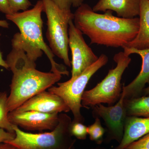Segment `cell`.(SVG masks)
<instances>
[{"instance_id":"6da1fadb","label":"cell","mask_w":149,"mask_h":149,"mask_svg":"<svg viewBox=\"0 0 149 149\" xmlns=\"http://www.w3.org/2000/svg\"><path fill=\"white\" fill-rule=\"evenodd\" d=\"M73 21L75 27L90 38L91 44L122 48L136 37L140 23L139 17L115 16L110 10L97 13L85 3L77 8Z\"/></svg>"},{"instance_id":"7a4b0ae2","label":"cell","mask_w":149,"mask_h":149,"mask_svg":"<svg viewBox=\"0 0 149 149\" xmlns=\"http://www.w3.org/2000/svg\"><path fill=\"white\" fill-rule=\"evenodd\" d=\"M6 61L13 74L8 98L9 112L51 88L62 77L61 74L37 70L35 62L29 59L25 52L19 48H12Z\"/></svg>"},{"instance_id":"3957f363","label":"cell","mask_w":149,"mask_h":149,"mask_svg":"<svg viewBox=\"0 0 149 149\" xmlns=\"http://www.w3.org/2000/svg\"><path fill=\"white\" fill-rule=\"evenodd\" d=\"M44 9L42 1L39 0L31 9L7 15L6 17L18 27L20 32L16 33L13 37L22 47L29 50L31 54L38 58L41 57L44 52L50 62L51 72L68 76L69 72L66 67L55 61L54 55L44 41L43 21L42 18Z\"/></svg>"},{"instance_id":"277c9868","label":"cell","mask_w":149,"mask_h":149,"mask_svg":"<svg viewBox=\"0 0 149 149\" xmlns=\"http://www.w3.org/2000/svg\"><path fill=\"white\" fill-rule=\"evenodd\" d=\"M72 120L65 113H59L58 124L54 130L39 133L24 132L13 125L15 138L5 143L19 149H74L76 141L70 130Z\"/></svg>"},{"instance_id":"5b68a950","label":"cell","mask_w":149,"mask_h":149,"mask_svg":"<svg viewBox=\"0 0 149 149\" xmlns=\"http://www.w3.org/2000/svg\"><path fill=\"white\" fill-rule=\"evenodd\" d=\"M113 59L116 63V67L109 70L106 76L95 87L83 93L81 102L83 107L89 109L100 104L113 105L119 100L122 91L121 78L131 58L120 52L115 55Z\"/></svg>"},{"instance_id":"8992f818","label":"cell","mask_w":149,"mask_h":149,"mask_svg":"<svg viewBox=\"0 0 149 149\" xmlns=\"http://www.w3.org/2000/svg\"><path fill=\"white\" fill-rule=\"evenodd\" d=\"M42 1L47 19L46 35L49 47L54 55L62 60L67 66L71 67L68 55V27L70 22L74 19V13L71 10L60 8L52 0Z\"/></svg>"},{"instance_id":"52a82bcc","label":"cell","mask_w":149,"mask_h":149,"mask_svg":"<svg viewBox=\"0 0 149 149\" xmlns=\"http://www.w3.org/2000/svg\"><path fill=\"white\" fill-rule=\"evenodd\" d=\"M108 62L107 56L102 54L98 60L80 74L70 78L68 81L58 83L57 87L52 86L48 91L57 95L64 101L72 111L73 121L84 122L85 119L80 109L82 96L87 84L92 76Z\"/></svg>"},{"instance_id":"ba28073f","label":"cell","mask_w":149,"mask_h":149,"mask_svg":"<svg viewBox=\"0 0 149 149\" xmlns=\"http://www.w3.org/2000/svg\"><path fill=\"white\" fill-rule=\"evenodd\" d=\"M91 108L94 118H98L103 120L106 128L105 141L109 142L115 141L119 143L124 135L127 116L123 93L122 92L119 100L113 105L106 107L100 104Z\"/></svg>"},{"instance_id":"9c48e42d","label":"cell","mask_w":149,"mask_h":149,"mask_svg":"<svg viewBox=\"0 0 149 149\" xmlns=\"http://www.w3.org/2000/svg\"><path fill=\"white\" fill-rule=\"evenodd\" d=\"M83 35L75 27L73 20L70 22L68 45L72 54L71 78L79 75L98 60V57L85 42Z\"/></svg>"},{"instance_id":"30bf717a","label":"cell","mask_w":149,"mask_h":149,"mask_svg":"<svg viewBox=\"0 0 149 149\" xmlns=\"http://www.w3.org/2000/svg\"><path fill=\"white\" fill-rule=\"evenodd\" d=\"M59 113H45L29 111L17 112L13 110L8 114L9 120L12 124L28 131L54 130L59 122Z\"/></svg>"},{"instance_id":"8fae6325","label":"cell","mask_w":149,"mask_h":149,"mask_svg":"<svg viewBox=\"0 0 149 149\" xmlns=\"http://www.w3.org/2000/svg\"><path fill=\"white\" fill-rule=\"evenodd\" d=\"M14 110L17 112L34 111L51 114L70 111L61 97L46 91L35 95Z\"/></svg>"},{"instance_id":"7c38bea8","label":"cell","mask_w":149,"mask_h":149,"mask_svg":"<svg viewBox=\"0 0 149 149\" xmlns=\"http://www.w3.org/2000/svg\"><path fill=\"white\" fill-rule=\"evenodd\" d=\"M123 52L130 56L132 54H137L142 60L141 71L137 76L128 85L123 84L122 92L125 99H130L140 97L146 84L149 85V49L139 50L133 48L124 47Z\"/></svg>"},{"instance_id":"4fadbf2b","label":"cell","mask_w":149,"mask_h":149,"mask_svg":"<svg viewBox=\"0 0 149 149\" xmlns=\"http://www.w3.org/2000/svg\"><path fill=\"white\" fill-rule=\"evenodd\" d=\"M141 0H99L93 7L95 12H115L118 17L133 18L139 15Z\"/></svg>"},{"instance_id":"5bb4252c","label":"cell","mask_w":149,"mask_h":149,"mask_svg":"<svg viewBox=\"0 0 149 149\" xmlns=\"http://www.w3.org/2000/svg\"><path fill=\"white\" fill-rule=\"evenodd\" d=\"M149 133V117L127 116L122 141L113 149H124L128 145Z\"/></svg>"},{"instance_id":"9a60e30c","label":"cell","mask_w":149,"mask_h":149,"mask_svg":"<svg viewBox=\"0 0 149 149\" xmlns=\"http://www.w3.org/2000/svg\"><path fill=\"white\" fill-rule=\"evenodd\" d=\"M139 16L140 23L138 34L124 47L139 50L149 49V0H141Z\"/></svg>"},{"instance_id":"2e32d148","label":"cell","mask_w":149,"mask_h":149,"mask_svg":"<svg viewBox=\"0 0 149 149\" xmlns=\"http://www.w3.org/2000/svg\"><path fill=\"white\" fill-rule=\"evenodd\" d=\"M127 116L149 117V96L125 99Z\"/></svg>"},{"instance_id":"e0dca14e","label":"cell","mask_w":149,"mask_h":149,"mask_svg":"<svg viewBox=\"0 0 149 149\" xmlns=\"http://www.w3.org/2000/svg\"><path fill=\"white\" fill-rule=\"evenodd\" d=\"M8 96L6 92L0 93V128L11 133H15L13 125L9 120L7 108Z\"/></svg>"},{"instance_id":"ac0fdd59","label":"cell","mask_w":149,"mask_h":149,"mask_svg":"<svg viewBox=\"0 0 149 149\" xmlns=\"http://www.w3.org/2000/svg\"><path fill=\"white\" fill-rule=\"evenodd\" d=\"M95 122L88 127V135L91 141L100 145L103 141L106 130L102 126L100 119L98 118H95Z\"/></svg>"},{"instance_id":"d6986e66","label":"cell","mask_w":149,"mask_h":149,"mask_svg":"<svg viewBox=\"0 0 149 149\" xmlns=\"http://www.w3.org/2000/svg\"><path fill=\"white\" fill-rule=\"evenodd\" d=\"M70 133L79 140H84L88 136V127L83 123L72 120L70 128Z\"/></svg>"},{"instance_id":"ffe728a7","label":"cell","mask_w":149,"mask_h":149,"mask_svg":"<svg viewBox=\"0 0 149 149\" xmlns=\"http://www.w3.org/2000/svg\"><path fill=\"white\" fill-rule=\"evenodd\" d=\"M8 1L13 13L19 10H27L32 5L29 0H8Z\"/></svg>"},{"instance_id":"44dd1931","label":"cell","mask_w":149,"mask_h":149,"mask_svg":"<svg viewBox=\"0 0 149 149\" xmlns=\"http://www.w3.org/2000/svg\"><path fill=\"white\" fill-rule=\"evenodd\" d=\"M60 8L71 10V7L78 8L83 4L84 0H52Z\"/></svg>"},{"instance_id":"7402d4cb","label":"cell","mask_w":149,"mask_h":149,"mask_svg":"<svg viewBox=\"0 0 149 149\" xmlns=\"http://www.w3.org/2000/svg\"><path fill=\"white\" fill-rule=\"evenodd\" d=\"M124 149H149V133L131 143Z\"/></svg>"},{"instance_id":"603a6c76","label":"cell","mask_w":149,"mask_h":149,"mask_svg":"<svg viewBox=\"0 0 149 149\" xmlns=\"http://www.w3.org/2000/svg\"><path fill=\"white\" fill-rule=\"evenodd\" d=\"M15 137V133H11L0 128V144L13 140Z\"/></svg>"},{"instance_id":"cb8c5ba5","label":"cell","mask_w":149,"mask_h":149,"mask_svg":"<svg viewBox=\"0 0 149 149\" xmlns=\"http://www.w3.org/2000/svg\"><path fill=\"white\" fill-rule=\"evenodd\" d=\"M0 11L7 15L13 14L9 5L8 0H0Z\"/></svg>"},{"instance_id":"d4e9b609","label":"cell","mask_w":149,"mask_h":149,"mask_svg":"<svg viewBox=\"0 0 149 149\" xmlns=\"http://www.w3.org/2000/svg\"><path fill=\"white\" fill-rule=\"evenodd\" d=\"M0 149H19L11 144L8 143H2L0 144Z\"/></svg>"},{"instance_id":"484cf974","label":"cell","mask_w":149,"mask_h":149,"mask_svg":"<svg viewBox=\"0 0 149 149\" xmlns=\"http://www.w3.org/2000/svg\"><path fill=\"white\" fill-rule=\"evenodd\" d=\"M1 35L0 34V36ZM0 66L3 67L6 69H9L8 65L7 64L6 61L3 58L2 53L1 50H0Z\"/></svg>"},{"instance_id":"4316f807","label":"cell","mask_w":149,"mask_h":149,"mask_svg":"<svg viewBox=\"0 0 149 149\" xmlns=\"http://www.w3.org/2000/svg\"><path fill=\"white\" fill-rule=\"evenodd\" d=\"M9 26V24L6 20H0V27L8 28Z\"/></svg>"},{"instance_id":"83f0119b","label":"cell","mask_w":149,"mask_h":149,"mask_svg":"<svg viewBox=\"0 0 149 149\" xmlns=\"http://www.w3.org/2000/svg\"><path fill=\"white\" fill-rule=\"evenodd\" d=\"M143 94V96H149V85L147 88H144L142 93Z\"/></svg>"},{"instance_id":"f1b7e54d","label":"cell","mask_w":149,"mask_h":149,"mask_svg":"<svg viewBox=\"0 0 149 149\" xmlns=\"http://www.w3.org/2000/svg\"><path fill=\"white\" fill-rule=\"evenodd\" d=\"M91 149H105L103 148H101V147H97V148H93Z\"/></svg>"}]
</instances>
